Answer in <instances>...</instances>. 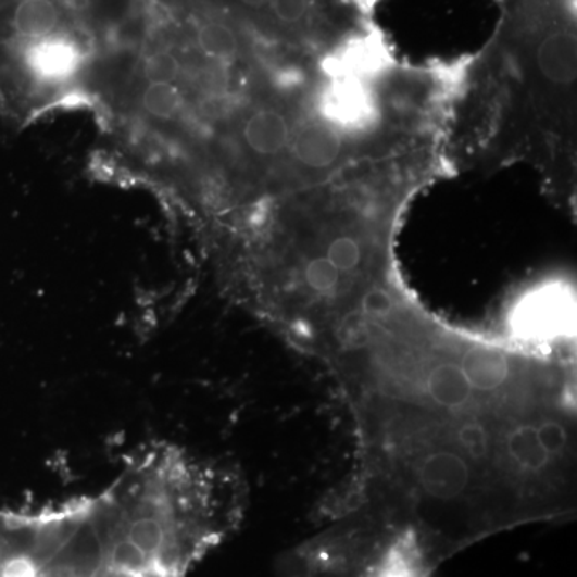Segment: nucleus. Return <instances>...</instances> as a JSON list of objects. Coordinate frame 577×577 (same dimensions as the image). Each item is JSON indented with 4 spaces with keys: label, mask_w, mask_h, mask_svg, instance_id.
<instances>
[{
    "label": "nucleus",
    "mask_w": 577,
    "mask_h": 577,
    "mask_svg": "<svg viewBox=\"0 0 577 577\" xmlns=\"http://www.w3.org/2000/svg\"><path fill=\"white\" fill-rule=\"evenodd\" d=\"M199 49L205 53V55L212 57V59L226 60L231 59L238 52V39L231 28L224 25V23L209 22L204 23L201 28L198 29Z\"/></svg>",
    "instance_id": "1a4fd4ad"
},
{
    "label": "nucleus",
    "mask_w": 577,
    "mask_h": 577,
    "mask_svg": "<svg viewBox=\"0 0 577 577\" xmlns=\"http://www.w3.org/2000/svg\"><path fill=\"white\" fill-rule=\"evenodd\" d=\"M104 550L79 499L0 509V577H103Z\"/></svg>",
    "instance_id": "7ed1b4c3"
},
{
    "label": "nucleus",
    "mask_w": 577,
    "mask_h": 577,
    "mask_svg": "<svg viewBox=\"0 0 577 577\" xmlns=\"http://www.w3.org/2000/svg\"><path fill=\"white\" fill-rule=\"evenodd\" d=\"M326 256L329 262L346 276L356 278L358 273L366 266V252L358 239L352 236H339L327 244Z\"/></svg>",
    "instance_id": "6e6552de"
},
{
    "label": "nucleus",
    "mask_w": 577,
    "mask_h": 577,
    "mask_svg": "<svg viewBox=\"0 0 577 577\" xmlns=\"http://www.w3.org/2000/svg\"><path fill=\"white\" fill-rule=\"evenodd\" d=\"M242 135L254 153L260 156H275L288 147L290 130L285 114L265 108L246 121Z\"/></svg>",
    "instance_id": "39448f33"
},
{
    "label": "nucleus",
    "mask_w": 577,
    "mask_h": 577,
    "mask_svg": "<svg viewBox=\"0 0 577 577\" xmlns=\"http://www.w3.org/2000/svg\"><path fill=\"white\" fill-rule=\"evenodd\" d=\"M62 3L67 12L80 15V13H86L90 9L92 0H62Z\"/></svg>",
    "instance_id": "f8f14e48"
},
{
    "label": "nucleus",
    "mask_w": 577,
    "mask_h": 577,
    "mask_svg": "<svg viewBox=\"0 0 577 577\" xmlns=\"http://www.w3.org/2000/svg\"><path fill=\"white\" fill-rule=\"evenodd\" d=\"M141 108L151 117L171 121L184 108V93L174 83H150L141 93Z\"/></svg>",
    "instance_id": "0eeeda50"
},
{
    "label": "nucleus",
    "mask_w": 577,
    "mask_h": 577,
    "mask_svg": "<svg viewBox=\"0 0 577 577\" xmlns=\"http://www.w3.org/2000/svg\"><path fill=\"white\" fill-rule=\"evenodd\" d=\"M438 565L410 529L377 516L340 515L279 562V577H434Z\"/></svg>",
    "instance_id": "f03ea898"
},
{
    "label": "nucleus",
    "mask_w": 577,
    "mask_h": 577,
    "mask_svg": "<svg viewBox=\"0 0 577 577\" xmlns=\"http://www.w3.org/2000/svg\"><path fill=\"white\" fill-rule=\"evenodd\" d=\"M276 18L285 25H296L309 12V0H269Z\"/></svg>",
    "instance_id": "9b49d317"
},
{
    "label": "nucleus",
    "mask_w": 577,
    "mask_h": 577,
    "mask_svg": "<svg viewBox=\"0 0 577 577\" xmlns=\"http://www.w3.org/2000/svg\"><path fill=\"white\" fill-rule=\"evenodd\" d=\"M181 66L177 57L171 52H156L148 57L143 73L150 83H174L180 74Z\"/></svg>",
    "instance_id": "9d476101"
},
{
    "label": "nucleus",
    "mask_w": 577,
    "mask_h": 577,
    "mask_svg": "<svg viewBox=\"0 0 577 577\" xmlns=\"http://www.w3.org/2000/svg\"><path fill=\"white\" fill-rule=\"evenodd\" d=\"M242 5L249 7V9H262L263 5L269 2V0H239Z\"/></svg>",
    "instance_id": "ddd939ff"
},
{
    "label": "nucleus",
    "mask_w": 577,
    "mask_h": 577,
    "mask_svg": "<svg viewBox=\"0 0 577 577\" xmlns=\"http://www.w3.org/2000/svg\"><path fill=\"white\" fill-rule=\"evenodd\" d=\"M577 47L575 34L555 32L539 43L538 66L547 79L562 86L575 83L577 67Z\"/></svg>",
    "instance_id": "20e7f679"
},
{
    "label": "nucleus",
    "mask_w": 577,
    "mask_h": 577,
    "mask_svg": "<svg viewBox=\"0 0 577 577\" xmlns=\"http://www.w3.org/2000/svg\"><path fill=\"white\" fill-rule=\"evenodd\" d=\"M340 140L329 127L313 124L297 135L293 154L309 167H327L339 158Z\"/></svg>",
    "instance_id": "423d86ee"
},
{
    "label": "nucleus",
    "mask_w": 577,
    "mask_h": 577,
    "mask_svg": "<svg viewBox=\"0 0 577 577\" xmlns=\"http://www.w3.org/2000/svg\"><path fill=\"white\" fill-rule=\"evenodd\" d=\"M352 482L329 507L410 522L441 563L576 511V371L509 343L422 340L347 391Z\"/></svg>",
    "instance_id": "f257e3e1"
}]
</instances>
